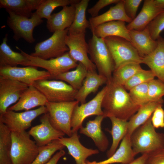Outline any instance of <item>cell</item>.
<instances>
[{
	"instance_id": "19",
	"label": "cell",
	"mask_w": 164,
	"mask_h": 164,
	"mask_svg": "<svg viewBox=\"0 0 164 164\" xmlns=\"http://www.w3.org/2000/svg\"><path fill=\"white\" fill-rule=\"evenodd\" d=\"M104 117L103 115L97 116L92 120H89L85 127L80 129V132L91 138L98 150L105 151L109 145L108 139L102 130L101 123Z\"/></svg>"
},
{
	"instance_id": "31",
	"label": "cell",
	"mask_w": 164,
	"mask_h": 164,
	"mask_svg": "<svg viewBox=\"0 0 164 164\" xmlns=\"http://www.w3.org/2000/svg\"><path fill=\"white\" fill-rule=\"evenodd\" d=\"M89 0H81L75 4V12L73 21L68 28V34H85L86 29L89 28V20L87 19L86 12Z\"/></svg>"
},
{
	"instance_id": "18",
	"label": "cell",
	"mask_w": 164,
	"mask_h": 164,
	"mask_svg": "<svg viewBox=\"0 0 164 164\" xmlns=\"http://www.w3.org/2000/svg\"><path fill=\"white\" fill-rule=\"evenodd\" d=\"M48 101L41 92L33 85H30L16 104L8 109L15 111H29L38 106H45Z\"/></svg>"
},
{
	"instance_id": "17",
	"label": "cell",
	"mask_w": 164,
	"mask_h": 164,
	"mask_svg": "<svg viewBox=\"0 0 164 164\" xmlns=\"http://www.w3.org/2000/svg\"><path fill=\"white\" fill-rule=\"evenodd\" d=\"M59 142L67 148L68 153L74 159L76 164H82L90 156L98 154L99 150L87 148L80 142L77 132L72 133L68 138L62 137Z\"/></svg>"
},
{
	"instance_id": "8",
	"label": "cell",
	"mask_w": 164,
	"mask_h": 164,
	"mask_svg": "<svg viewBox=\"0 0 164 164\" xmlns=\"http://www.w3.org/2000/svg\"><path fill=\"white\" fill-rule=\"evenodd\" d=\"M51 102L73 101L77 92L69 84L60 80H42L32 84Z\"/></svg>"
},
{
	"instance_id": "7",
	"label": "cell",
	"mask_w": 164,
	"mask_h": 164,
	"mask_svg": "<svg viewBox=\"0 0 164 164\" xmlns=\"http://www.w3.org/2000/svg\"><path fill=\"white\" fill-rule=\"evenodd\" d=\"M79 103L76 100L60 102L48 101L45 106L52 126L57 130L70 136L72 133L71 127L72 114L74 108Z\"/></svg>"
},
{
	"instance_id": "47",
	"label": "cell",
	"mask_w": 164,
	"mask_h": 164,
	"mask_svg": "<svg viewBox=\"0 0 164 164\" xmlns=\"http://www.w3.org/2000/svg\"><path fill=\"white\" fill-rule=\"evenodd\" d=\"M147 156V154H142L139 157L135 159L133 161L126 164H144Z\"/></svg>"
},
{
	"instance_id": "43",
	"label": "cell",
	"mask_w": 164,
	"mask_h": 164,
	"mask_svg": "<svg viewBox=\"0 0 164 164\" xmlns=\"http://www.w3.org/2000/svg\"><path fill=\"white\" fill-rule=\"evenodd\" d=\"M144 164H164V148L148 153Z\"/></svg>"
},
{
	"instance_id": "26",
	"label": "cell",
	"mask_w": 164,
	"mask_h": 164,
	"mask_svg": "<svg viewBox=\"0 0 164 164\" xmlns=\"http://www.w3.org/2000/svg\"><path fill=\"white\" fill-rule=\"evenodd\" d=\"M98 38L115 36L121 37L131 42L129 30L125 25V22L121 21H115L101 24L91 31Z\"/></svg>"
},
{
	"instance_id": "5",
	"label": "cell",
	"mask_w": 164,
	"mask_h": 164,
	"mask_svg": "<svg viewBox=\"0 0 164 164\" xmlns=\"http://www.w3.org/2000/svg\"><path fill=\"white\" fill-rule=\"evenodd\" d=\"M104 39L114 60L115 69L128 63H142L143 57L131 42L115 36H108Z\"/></svg>"
},
{
	"instance_id": "41",
	"label": "cell",
	"mask_w": 164,
	"mask_h": 164,
	"mask_svg": "<svg viewBox=\"0 0 164 164\" xmlns=\"http://www.w3.org/2000/svg\"><path fill=\"white\" fill-rule=\"evenodd\" d=\"M146 27L151 38L156 40L164 30V10L159 14Z\"/></svg>"
},
{
	"instance_id": "9",
	"label": "cell",
	"mask_w": 164,
	"mask_h": 164,
	"mask_svg": "<svg viewBox=\"0 0 164 164\" xmlns=\"http://www.w3.org/2000/svg\"><path fill=\"white\" fill-rule=\"evenodd\" d=\"M6 11L9 15L7 24L13 32V38L16 41L23 39L28 43H33L35 41L33 36L34 29L43 22L42 19L35 12L30 18H28L16 14L9 10Z\"/></svg>"
},
{
	"instance_id": "29",
	"label": "cell",
	"mask_w": 164,
	"mask_h": 164,
	"mask_svg": "<svg viewBox=\"0 0 164 164\" xmlns=\"http://www.w3.org/2000/svg\"><path fill=\"white\" fill-rule=\"evenodd\" d=\"M163 102V100L149 102L141 106L136 113L128 121L127 134L131 136L137 128L144 124L151 117L157 107L160 105H162Z\"/></svg>"
},
{
	"instance_id": "37",
	"label": "cell",
	"mask_w": 164,
	"mask_h": 164,
	"mask_svg": "<svg viewBox=\"0 0 164 164\" xmlns=\"http://www.w3.org/2000/svg\"><path fill=\"white\" fill-rule=\"evenodd\" d=\"M65 147L58 139L53 141L46 145L39 147L38 155L31 164H44L57 151L63 150Z\"/></svg>"
},
{
	"instance_id": "4",
	"label": "cell",
	"mask_w": 164,
	"mask_h": 164,
	"mask_svg": "<svg viewBox=\"0 0 164 164\" xmlns=\"http://www.w3.org/2000/svg\"><path fill=\"white\" fill-rule=\"evenodd\" d=\"M92 34L88 43L90 60L96 66L98 74L105 77L107 80H110L115 69L114 60L104 39Z\"/></svg>"
},
{
	"instance_id": "10",
	"label": "cell",
	"mask_w": 164,
	"mask_h": 164,
	"mask_svg": "<svg viewBox=\"0 0 164 164\" xmlns=\"http://www.w3.org/2000/svg\"><path fill=\"white\" fill-rule=\"evenodd\" d=\"M68 28L56 32L48 39L37 43L34 52L30 54L44 60L60 56L69 51L65 43Z\"/></svg>"
},
{
	"instance_id": "25",
	"label": "cell",
	"mask_w": 164,
	"mask_h": 164,
	"mask_svg": "<svg viewBox=\"0 0 164 164\" xmlns=\"http://www.w3.org/2000/svg\"><path fill=\"white\" fill-rule=\"evenodd\" d=\"M129 32L131 43L142 57L151 53L156 48L157 40L151 38L146 27L141 31L130 30Z\"/></svg>"
},
{
	"instance_id": "38",
	"label": "cell",
	"mask_w": 164,
	"mask_h": 164,
	"mask_svg": "<svg viewBox=\"0 0 164 164\" xmlns=\"http://www.w3.org/2000/svg\"><path fill=\"white\" fill-rule=\"evenodd\" d=\"M155 75L150 70L142 69L134 75L125 84L126 90H130L134 87L144 83H148L154 79Z\"/></svg>"
},
{
	"instance_id": "12",
	"label": "cell",
	"mask_w": 164,
	"mask_h": 164,
	"mask_svg": "<svg viewBox=\"0 0 164 164\" xmlns=\"http://www.w3.org/2000/svg\"><path fill=\"white\" fill-rule=\"evenodd\" d=\"M107 90L106 85L91 101L80 105L79 104L76 106L71 118L72 133L77 132L83 127V122L87 117L92 115H103L102 102Z\"/></svg>"
},
{
	"instance_id": "2",
	"label": "cell",
	"mask_w": 164,
	"mask_h": 164,
	"mask_svg": "<svg viewBox=\"0 0 164 164\" xmlns=\"http://www.w3.org/2000/svg\"><path fill=\"white\" fill-rule=\"evenodd\" d=\"M150 117L137 128L130 136L132 151L135 156L148 154L164 148V134L157 132Z\"/></svg>"
},
{
	"instance_id": "32",
	"label": "cell",
	"mask_w": 164,
	"mask_h": 164,
	"mask_svg": "<svg viewBox=\"0 0 164 164\" xmlns=\"http://www.w3.org/2000/svg\"><path fill=\"white\" fill-rule=\"evenodd\" d=\"M111 122L112 128L108 130L112 138L111 145L107 153L108 158L115 152L120 141L127 133L128 122L126 121L114 117L109 118Z\"/></svg>"
},
{
	"instance_id": "33",
	"label": "cell",
	"mask_w": 164,
	"mask_h": 164,
	"mask_svg": "<svg viewBox=\"0 0 164 164\" xmlns=\"http://www.w3.org/2000/svg\"><path fill=\"white\" fill-rule=\"evenodd\" d=\"M76 69L61 74L55 79L67 83L75 90L78 91L82 86L83 82L88 72L86 67L79 62Z\"/></svg>"
},
{
	"instance_id": "16",
	"label": "cell",
	"mask_w": 164,
	"mask_h": 164,
	"mask_svg": "<svg viewBox=\"0 0 164 164\" xmlns=\"http://www.w3.org/2000/svg\"><path fill=\"white\" fill-rule=\"evenodd\" d=\"M40 124L32 127L28 132L39 147L46 145L63 137L65 134L55 128L51 124L48 113L40 118Z\"/></svg>"
},
{
	"instance_id": "44",
	"label": "cell",
	"mask_w": 164,
	"mask_h": 164,
	"mask_svg": "<svg viewBox=\"0 0 164 164\" xmlns=\"http://www.w3.org/2000/svg\"><path fill=\"white\" fill-rule=\"evenodd\" d=\"M162 106L157 107L151 116L152 123L155 128H164V110Z\"/></svg>"
},
{
	"instance_id": "23",
	"label": "cell",
	"mask_w": 164,
	"mask_h": 164,
	"mask_svg": "<svg viewBox=\"0 0 164 164\" xmlns=\"http://www.w3.org/2000/svg\"><path fill=\"white\" fill-rule=\"evenodd\" d=\"M121 21L131 22L132 20L126 14L123 0L120 1L114 6L102 14L89 19V29L91 31L97 26L102 24L113 21Z\"/></svg>"
},
{
	"instance_id": "6",
	"label": "cell",
	"mask_w": 164,
	"mask_h": 164,
	"mask_svg": "<svg viewBox=\"0 0 164 164\" xmlns=\"http://www.w3.org/2000/svg\"><path fill=\"white\" fill-rule=\"evenodd\" d=\"M21 53L29 61L22 65L26 66H33L44 68L50 74L51 79H55L59 75L76 68L78 64L70 56L68 52L63 55L55 58L44 60L33 56L16 46Z\"/></svg>"
},
{
	"instance_id": "49",
	"label": "cell",
	"mask_w": 164,
	"mask_h": 164,
	"mask_svg": "<svg viewBox=\"0 0 164 164\" xmlns=\"http://www.w3.org/2000/svg\"><path fill=\"white\" fill-rule=\"evenodd\" d=\"M82 164H91V162L86 160Z\"/></svg>"
},
{
	"instance_id": "35",
	"label": "cell",
	"mask_w": 164,
	"mask_h": 164,
	"mask_svg": "<svg viewBox=\"0 0 164 164\" xmlns=\"http://www.w3.org/2000/svg\"><path fill=\"white\" fill-rule=\"evenodd\" d=\"M140 64L128 63L115 69L112 73V80L115 83L124 86L134 75L142 69Z\"/></svg>"
},
{
	"instance_id": "1",
	"label": "cell",
	"mask_w": 164,
	"mask_h": 164,
	"mask_svg": "<svg viewBox=\"0 0 164 164\" xmlns=\"http://www.w3.org/2000/svg\"><path fill=\"white\" fill-rule=\"evenodd\" d=\"M111 79L107 82V90L102 102L103 116L128 121L140 106L134 102L124 86L115 83Z\"/></svg>"
},
{
	"instance_id": "11",
	"label": "cell",
	"mask_w": 164,
	"mask_h": 164,
	"mask_svg": "<svg viewBox=\"0 0 164 164\" xmlns=\"http://www.w3.org/2000/svg\"><path fill=\"white\" fill-rule=\"evenodd\" d=\"M47 113V110L45 106L20 112L7 109L5 112L0 114V121L11 132H21L29 128L32 121L37 117Z\"/></svg>"
},
{
	"instance_id": "48",
	"label": "cell",
	"mask_w": 164,
	"mask_h": 164,
	"mask_svg": "<svg viewBox=\"0 0 164 164\" xmlns=\"http://www.w3.org/2000/svg\"><path fill=\"white\" fill-rule=\"evenodd\" d=\"M154 4L157 8L164 10V0H153Z\"/></svg>"
},
{
	"instance_id": "40",
	"label": "cell",
	"mask_w": 164,
	"mask_h": 164,
	"mask_svg": "<svg viewBox=\"0 0 164 164\" xmlns=\"http://www.w3.org/2000/svg\"><path fill=\"white\" fill-rule=\"evenodd\" d=\"M164 82L161 80L153 79L148 83V100L149 102L163 100Z\"/></svg>"
},
{
	"instance_id": "27",
	"label": "cell",
	"mask_w": 164,
	"mask_h": 164,
	"mask_svg": "<svg viewBox=\"0 0 164 164\" xmlns=\"http://www.w3.org/2000/svg\"><path fill=\"white\" fill-rule=\"evenodd\" d=\"M43 0H0V8L9 10L18 15L30 18Z\"/></svg>"
},
{
	"instance_id": "46",
	"label": "cell",
	"mask_w": 164,
	"mask_h": 164,
	"mask_svg": "<svg viewBox=\"0 0 164 164\" xmlns=\"http://www.w3.org/2000/svg\"><path fill=\"white\" fill-rule=\"evenodd\" d=\"M65 154V151L63 150L56 152L51 159L44 164H57L60 159Z\"/></svg>"
},
{
	"instance_id": "30",
	"label": "cell",
	"mask_w": 164,
	"mask_h": 164,
	"mask_svg": "<svg viewBox=\"0 0 164 164\" xmlns=\"http://www.w3.org/2000/svg\"><path fill=\"white\" fill-rule=\"evenodd\" d=\"M8 35H5L0 45V67L22 65L29 60L21 53L14 51L10 48L7 43Z\"/></svg>"
},
{
	"instance_id": "15",
	"label": "cell",
	"mask_w": 164,
	"mask_h": 164,
	"mask_svg": "<svg viewBox=\"0 0 164 164\" xmlns=\"http://www.w3.org/2000/svg\"><path fill=\"white\" fill-rule=\"evenodd\" d=\"M85 34H67L65 43L69 48V53L74 60L81 63L88 70H96V66L87 55L88 46L85 40Z\"/></svg>"
},
{
	"instance_id": "20",
	"label": "cell",
	"mask_w": 164,
	"mask_h": 164,
	"mask_svg": "<svg viewBox=\"0 0 164 164\" xmlns=\"http://www.w3.org/2000/svg\"><path fill=\"white\" fill-rule=\"evenodd\" d=\"M75 12V4L63 7L61 10L52 14L47 20L46 26L47 29L53 33L69 28L73 21Z\"/></svg>"
},
{
	"instance_id": "39",
	"label": "cell",
	"mask_w": 164,
	"mask_h": 164,
	"mask_svg": "<svg viewBox=\"0 0 164 164\" xmlns=\"http://www.w3.org/2000/svg\"><path fill=\"white\" fill-rule=\"evenodd\" d=\"M148 83L137 85L129 90V94L134 102L141 106L149 102Z\"/></svg>"
},
{
	"instance_id": "21",
	"label": "cell",
	"mask_w": 164,
	"mask_h": 164,
	"mask_svg": "<svg viewBox=\"0 0 164 164\" xmlns=\"http://www.w3.org/2000/svg\"><path fill=\"white\" fill-rule=\"evenodd\" d=\"M156 40V48L142 58V63L147 65L155 77L164 82V39L160 36Z\"/></svg>"
},
{
	"instance_id": "13",
	"label": "cell",
	"mask_w": 164,
	"mask_h": 164,
	"mask_svg": "<svg viewBox=\"0 0 164 164\" xmlns=\"http://www.w3.org/2000/svg\"><path fill=\"white\" fill-rule=\"evenodd\" d=\"M0 76L16 80L29 86L37 80L51 79L50 75L47 71L39 70L37 67L31 66L0 67Z\"/></svg>"
},
{
	"instance_id": "3",
	"label": "cell",
	"mask_w": 164,
	"mask_h": 164,
	"mask_svg": "<svg viewBox=\"0 0 164 164\" xmlns=\"http://www.w3.org/2000/svg\"><path fill=\"white\" fill-rule=\"evenodd\" d=\"M12 164H31L39 153V146L26 131L11 132Z\"/></svg>"
},
{
	"instance_id": "42",
	"label": "cell",
	"mask_w": 164,
	"mask_h": 164,
	"mask_svg": "<svg viewBox=\"0 0 164 164\" xmlns=\"http://www.w3.org/2000/svg\"><path fill=\"white\" fill-rule=\"evenodd\" d=\"M124 9L126 14L132 20L136 17L138 8L142 0H123Z\"/></svg>"
},
{
	"instance_id": "45",
	"label": "cell",
	"mask_w": 164,
	"mask_h": 164,
	"mask_svg": "<svg viewBox=\"0 0 164 164\" xmlns=\"http://www.w3.org/2000/svg\"><path fill=\"white\" fill-rule=\"evenodd\" d=\"M120 0H99L91 8L87 10V12L94 17L98 16L99 11L104 7L112 4H116Z\"/></svg>"
},
{
	"instance_id": "36",
	"label": "cell",
	"mask_w": 164,
	"mask_h": 164,
	"mask_svg": "<svg viewBox=\"0 0 164 164\" xmlns=\"http://www.w3.org/2000/svg\"><path fill=\"white\" fill-rule=\"evenodd\" d=\"M79 0H43L35 12L41 19L48 20L57 7L75 4Z\"/></svg>"
},
{
	"instance_id": "14",
	"label": "cell",
	"mask_w": 164,
	"mask_h": 164,
	"mask_svg": "<svg viewBox=\"0 0 164 164\" xmlns=\"http://www.w3.org/2000/svg\"><path fill=\"white\" fill-rule=\"evenodd\" d=\"M28 87L19 81L0 76V114L18 101Z\"/></svg>"
},
{
	"instance_id": "24",
	"label": "cell",
	"mask_w": 164,
	"mask_h": 164,
	"mask_svg": "<svg viewBox=\"0 0 164 164\" xmlns=\"http://www.w3.org/2000/svg\"><path fill=\"white\" fill-rule=\"evenodd\" d=\"M107 81L105 77L98 73L96 70H88L82 86L77 91L75 100L81 104L85 103L87 96L91 93L97 92L99 87L106 84Z\"/></svg>"
},
{
	"instance_id": "22",
	"label": "cell",
	"mask_w": 164,
	"mask_h": 164,
	"mask_svg": "<svg viewBox=\"0 0 164 164\" xmlns=\"http://www.w3.org/2000/svg\"><path fill=\"white\" fill-rule=\"evenodd\" d=\"M164 10L155 6L153 0H145L141 10L132 21L126 26L129 30L144 29L152 20Z\"/></svg>"
},
{
	"instance_id": "28",
	"label": "cell",
	"mask_w": 164,
	"mask_h": 164,
	"mask_svg": "<svg viewBox=\"0 0 164 164\" xmlns=\"http://www.w3.org/2000/svg\"><path fill=\"white\" fill-rule=\"evenodd\" d=\"M134 154L130 141V136L127 134L121 140L119 148L114 154L107 159L97 162H91V164H112L115 163L126 164L134 159Z\"/></svg>"
},
{
	"instance_id": "34",
	"label": "cell",
	"mask_w": 164,
	"mask_h": 164,
	"mask_svg": "<svg viewBox=\"0 0 164 164\" xmlns=\"http://www.w3.org/2000/svg\"><path fill=\"white\" fill-rule=\"evenodd\" d=\"M11 146V132L0 121V164H12Z\"/></svg>"
}]
</instances>
